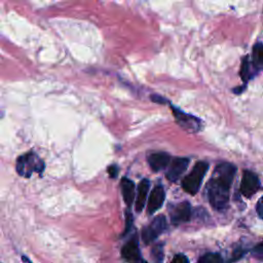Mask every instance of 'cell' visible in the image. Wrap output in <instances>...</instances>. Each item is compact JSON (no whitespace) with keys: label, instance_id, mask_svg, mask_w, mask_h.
<instances>
[{"label":"cell","instance_id":"6da1fadb","mask_svg":"<svg viewBox=\"0 0 263 263\" xmlns=\"http://www.w3.org/2000/svg\"><path fill=\"white\" fill-rule=\"evenodd\" d=\"M236 166L229 163H222L216 167L207 186L209 201L214 209L223 211L227 208L229 190L236 176Z\"/></svg>","mask_w":263,"mask_h":263},{"label":"cell","instance_id":"7c38bea8","mask_svg":"<svg viewBox=\"0 0 263 263\" xmlns=\"http://www.w3.org/2000/svg\"><path fill=\"white\" fill-rule=\"evenodd\" d=\"M150 187V182L147 179H143L140 182L139 187H138V195H137V199H136V211L141 212L146 204V198L148 195V190Z\"/></svg>","mask_w":263,"mask_h":263},{"label":"cell","instance_id":"9a60e30c","mask_svg":"<svg viewBox=\"0 0 263 263\" xmlns=\"http://www.w3.org/2000/svg\"><path fill=\"white\" fill-rule=\"evenodd\" d=\"M241 77L244 80L245 83H247L248 80L252 77V72H251V65L248 60V57L244 58V60L241 61Z\"/></svg>","mask_w":263,"mask_h":263},{"label":"cell","instance_id":"8fae6325","mask_svg":"<svg viewBox=\"0 0 263 263\" xmlns=\"http://www.w3.org/2000/svg\"><path fill=\"white\" fill-rule=\"evenodd\" d=\"M121 255L123 257L129 261H134L138 262L141 259V253L138 247V241L137 240H132L129 242L123 247V250H121Z\"/></svg>","mask_w":263,"mask_h":263},{"label":"cell","instance_id":"5bb4252c","mask_svg":"<svg viewBox=\"0 0 263 263\" xmlns=\"http://www.w3.org/2000/svg\"><path fill=\"white\" fill-rule=\"evenodd\" d=\"M252 61L257 70H263V44H256L253 47Z\"/></svg>","mask_w":263,"mask_h":263},{"label":"cell","instance_id":"52a82bcc","mask_svg":"<svg viewBox=\"0 0 263 263\" xmlns=\"http://www.w3.org/2000/svg\"><path fill=\"white\" fill-rule=\"evenodd\" d=\"M188 165H189V159L186 157L174 158L167 173V178L172 182L177 181L181 177V175L186 171Z\"/></svg>","mask_w":263,"mask_h":263},{"label":"cell","instance_id":"7402d4cb","mask_svg":"<svg viewBox=\"0 0 263 263\" xmlns=\"http://www.w3.org/2000/svg\"><path fill=\"white\" fill-rule=\"evenodd\" d=\"M108 173L111 178H115L118 173V168L116 166H111L108 168Z\"/></svg>","mask_w":263,"mask_h":263},{"label":"cell","instance_id":"ac0fdd59","mask_svg":"<svg viewBox=\"0 0 263 263\" xmlns=\"http://www.w3.org/2000/svg\"><path fill=\"white\" fill-rule=\"evenodd\" d=\"M251 254L257 259L263 260V241L251 250Z\"/></svg>","mask_w":263,"mask_h":263},{"label":"cell","instance_id":"277c9868","mask_svg":"<svg viewBox=\"0 0 263 263\" xmlns=\"http://www.w3.org/2000/svg\"><path fill=\"white\" fill-rule=\"evenodd\" d=\"M167 220L166 217L160 215L156 217L151 224L144 227L142 231V240L145 244H150L153 241H155L163 232L167 229Z\"/></svg>","mask_w":263,"mask_h":263},{"label":"cell","instance_id":"ba28073f","mask_svg":"<svg viewBox=\"0 0 263 263\" xmlns=\"http://www.w3.org/2000/svg\"><path fill=\"white\" fill-rule=\"evenodd\" d=\"M165 189L163 186L157 185L153 188L151 192L149 200H148V213L153 214L157 210H159L165 201Z\"/></svg>","mask_w":263,"mask_h":263},{"label":"cell","instance_id":"e0dca14e","mask_svg":"<svg viewBox=\"0 0 263 263\" xmlns=\"http://www.w3.org/2000/svg\"><path fill=\"white\" fill-rule=\"evenodd\" d=\"M153 258L156 263H161L164 259V250L161 244H158L153 249Z\"/></svg>","mask_w":263,"mask_h":263},{"label":"cell","instance_id":"44dd1931","mask_svg":"<svg viewBox=\"0 0 263 263\" xmlns=\"http://www.w3.org/2000/svg\"><path fill=\"white\" fill-rule=\"evenodd\" d=\"M256 211L258 216L263 220V197L258 200L257 206H256Z\"/></svg>","mask_w":263,"mask_h":263},{"label":"cell","instance_id":"603a6c76","mask_svg":"<svg viewBox=\"0 0 263 263\" xmlns=\"http://www.w3.org/2000/svg\"><path fill=\"white\" fill-rule=\"evenodd\" d=\"M22 260H23V262H24V263H32V262L30 261V260H29V259H28L26 256H23V257H22Z\"/></svg>","mask_w":263,"mask_h":263},{"label":"cell","instance_id":"3957f363","mask_svg":"<svg viewBox=\"0 0 263 263\" xmlns=\"http://www.w3.org/2000/svg\"><path fill=\"white\" fill-rule=\"evenodd\" d=\"M44 169V161L40 159L34 153H29L20 156L17 160V172L25 177H30L33 172L43 173Z\"/></svg>","mask_w":263,"mask_h":263},{"label":"cell","instance_id":"8992f818","mask_svg":"<svg viewBox=\"0 0 263 263\" xmlns=\"http://www.w3.org/2000/svg\"><path fill=\"white\" fill-rule=\"evenodd\" d=\"M260 187V181L258 176L251 171H245L242 174L241 192L246 197H251L254 196Z\"/></svg>","mask_w":263,"mask_h":263},{"label":"cell","instance_id":"5b68a950","mask_svg":"<svg viewBox=\"0 0 263 263\" xmlns=\"http://www.w3.org/2000/svg\"><path fill=\"white\" fill-rule=\"evenodd\" d=\"M172 110H173V113L178 125L182 129H184L185 131L189 132V133H197V132L200 130L201 121L199 120V118L187 114L176 107H172Z\"/></svg>","mask_w":263,"mask_h":263},{"label":"cell","instance_id":"7a4b0ae2","mask_svg":"<svg viewBox=\"0 0 263 263\" xmlns=\"http://www.w3.org/2000/svg\"><path fill=\"white\" fill-rule=\"evenodd\" d=\"M209 169V164L206 161H198V163L194 167L192 171L186 176L182 182V187L188 192V194L195 196L199 190L201 182L204 180V177Z\"/></svg>","mask_w":263,"mask_h":263},{"label":"cell","instance_id":"ffe728a7","mask_svg":"<svg viewBox=\"0 0 263 263\" xmlns=\"http://www.w3.org/2000/svg\"><path fill=\"white\" fill-rule=\"evenodd\" d=\"M172 263H189V262L185 255L178 254L173 258V260H172Z\"/></svg>","mask_w":263,"mask_h":263},{"label":"cell","instance_id":"30bf717a","mask_svg":"<svg viewBox=\"0 0 263 263\" xmlns=\"http://www.w3.org/2000/svg\"><path fill=\"white\" fill-rule=\"evenodd\" d=\"M171 157L166 153H156L148 156V164L154 172L164 170L170 164Z\"/></svg>","mask_w":263,"mask_h":263},{"label":"cell","instance_id":"2e32d148","mask_svg":"<svg viewBox=\"0 0 263 263\" xmlns=\"http://www.w3.org/2000/svg\"><path fill=\"white\" fill-rule=\"evenodd\" d=\"M197 263H224L223 259L219 255L215 254V253H208V254L200 257Z\"/></svg>","mask_w":263,"mask_h":263},{"label":"cell","instance_id":"4fadbf2b","mask_svg":"<svg viewBox=\"0 0 263 263\" xmlns=\"http://www.w3.org/2000/svg\"><path fill=\"white\" fill-rule=\"evenodd\" d=\"M121 192H123V197H124V200L125 203L128 206H131L133 204L134 198H135V184L134 182L128 179V178H124L121 180Z\"/></svg>","mask_w":263,"mask_h":263},{"label":"cell","instance_id":"d6986e66","mask_svg":"<svg viewBox=\"0 0 263 263\" xmlns=\"http://www.w3.org/2000/svg\"><path fill=\"white\" fill-rule=\"evenodd\" d=\"M246 254V250L244 248H237L235 251H234V256H232V260L234 261H237L239 259H241V257H244V255Z\"/></svg>","mask_w":263,"mask_h":263},{"label":"cell","instance_id":"9c48e42d","mask_svg":"<svg viewBox=\"0 0 263 263\" xmlns=\"http://www.w3.org/2000/svg\"><path fill=\"white\" fill-rule=\"evenodd\" d=\"M171 218L175 224L189 221L191 218V206L188 201L177 205L171 213Z\"/></svg>","mask_w":263,"mask_h":263}]
</instances>
